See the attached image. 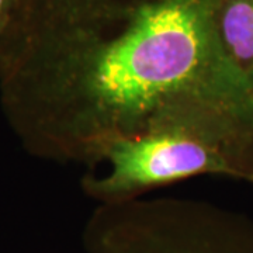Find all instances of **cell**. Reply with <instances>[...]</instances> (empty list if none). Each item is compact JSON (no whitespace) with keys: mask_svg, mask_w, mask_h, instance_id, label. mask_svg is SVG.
<instances>
[{"mask_svg":"<svg viewBox=\"0 0 253 253\" xmlns=\"http://www.w3.org/2000/svg\"><path fill=\"white\" fill-rule=\"evenodd\" d=\"M23 0H0V52L17 26Z\"/></svg>","mask_w":253,"mask_h":253,"instance_id":"cell-5","label":"cell"},{"mask_svg":"<svg viewBox=\"0 0 253 253\" xmlns=\"http://www.w3.org/2000/svg\"><path fill=\"white\" fill-rule=\"evenodd\" d=\"M86 253H253V219L186 197L97 206L83 229Z\"/></svg>","mask_w":253,"mask_h":253,"instance_id":"cell-2","label":"cell"},{"mask_svg":"<svg viewBox=\"0 0 253 253\" xmlns=\"http://www.w3.org/2000/svg\"><path fill=\"white\" fill-rule=\"evenodd\" d=\"M234 172L222 155L193 136L159 131L131 136L109 145L84 166L81 186L97 206L144 197L151 190L197 176Z\"/></svg>","mask_w":253,"mask_h":253,"instance_id":"cell-3","label":"cell"},{"mask_svg":"<svg viewBox=\"0 0 253 253\" xmlns=\"http://www.w3.org/2000/svg\"><path fill=\"white\" fill-rule=\"evenodd\" d=\"M217 27L226 55L253 84V0H221Z\"/></svg>","mask_w":253,"mask_h":253,"instance_id":"cell-4","label":"cell"},{"mask_svg":"<svg viewBox=\"0 0 253 253\" xmlns=\"http://www.w3.org/2000/svg\"><path fill=\"white\" fill-rule=\"evenodd\" d=\"M221 0H23L0 100L34 156L83 168L109 145L173 131L253 184V84L218 36Z\"/></svg>","mask_w":253,"mask_h":253,"instance_id":"cell-1","label":"cell"}]
</instances>
